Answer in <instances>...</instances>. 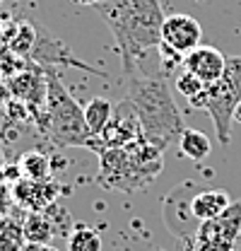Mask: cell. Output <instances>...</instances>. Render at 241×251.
<instances>
[{
  "mask_svg": "<svg viewBox=\"0 0 241 251\" xmlns=\"http://www.w3.org/2000/svg\"><path fill=\"white\" fill-rule=\"evenodd\" d=\"M232 205V198L224 188H203L191 198V215L200 222L222 218Z\"/></svg>",
  "mask_w": 241,
  "mask_h": 251,
  "instance_id": "12",
  "label": "cell"
},
{
  "mask_svg": "<svg viewBox=\"0 0 241 251\" xmlns=\"http://www.w3.org/2000/svg\"><path fill=\"white\" fill-rule=\"evenodd\" d=\"M179 150H181V155L193 159V162H203V159L212 152V143L203 130H198V128H186L179 138Z\"/></svg>",
  "mask_w": 241,
  "mask_h": 251,
  "instance_id": "14",
  "label": "cell"
},
{
  "mask_svg": "<svg viewBox=\"0 0 241 251\" xmlns=\"http://www.w3.org/2000/svg\"><path fill=\"white\" fill-rule=\"evenodd\" d=\"M241 237V201L232 203L229 210L217 220L200 225L193 251H232Z\"/></svg>",
  "mask_w": 241,
  "mask_h": 251,
  "instance_id": "6",
  "label": "cell"
},
{
  "mask_svg": "<svg viewBox=\"0 0 241 251\" xmlns=\"http://www.w3.org/2000/svg\"><path fill=\"white\" fill-rule=\"evenodd\" d=\"M51 234H53V227H51L48 218H44L41 213H31L27 218V222H24V237L29 239L31 244L44 247L51 239Z\"/></svg>",
  "mask_w": 241,
  "mask_h": 251,
  "instance_id": "16",
  "label": "cell"
},
{
  "mask_svg": "<svg viewBox=\"0 0 241 251\" xmlns=\"http://www.w3.org/2000/svg\"><path fill=\"white\" fill-rule=\"evenodd\" d=\"M114 104L106 97H92L85 106V124L87 130L92 133V138H99L104 133V128L109 126L111 116H114Z\"/></svg>",
  "mask_w": 241,
  "mask_h": 251,
  "instance_id": "13",
  "label": "cell"
},
{
  "mask_svg": "<svg viewBox=\"0 0 241 251\" xmlns=\"http://www.w3.org/2000/svg\"><path fill=\"white\" fill-rule=\"evenodd\" d=\"M10 92L27 101L34 111H46V73H20L10 80Z\"/></svg>",
  "mask_w": 241,
  "mask_h": 251,
  "instance_id": "11",
  "label": "cell"
},
{
  "mask_svg": "<svg viewBox=\"0 0 241 251\" xmlns=\"http://www.w3.org/2000/svg\"><path fill=\"white\" fill-rule=\"evenodd\" d=\"M123 82L128 90L125 99L133 104L143 128V140L164 152L186 130L183 116L167 85V75H147L145 70H140L130 77H123Z\"/></svg>",
  "mask_w": 241,
  "mask_h": 251,
  "instance_id": "2",
  "label": "cell"
},
{
  "mask_svg": "<svg viewBox=\"0 0 241 251\" xmlns=\"http://www.w3.org/2000/svg\"><path fill=\"white\" fill-rule=\"evenodd\" d=\"M80 2H82V5H92V7H94V5H99V2H104V0H80Z\"/></svg>",
  "mask_w": 241,
  "mask_h": 251,
  "instance_id": "19",
  "label": "cell"
},
{
  "mask_svg": "<svg viewBox=\"0 0 241 251\" xmlns=\"http://www.w3.org/2000/svg\"><path fill=\"white\" fill-rule=\"evenodd\" d=\"M227 58H229V56H224L219 49L203 44V46H198L195 51H191V53L183 58V70H188L191 75H195V77L208 87V85H215V82L224 75Z\"/></svg>",
  "mask_w": 241,
  "mask_h": 251,
  "instance_id": "9",
  "label": "cell"
},
{
  "mask_svg": "<svg viewBox=\"0 0 241 251\" xmlns=\"http://www.w3.org/2000/svg\"><path fill=\"white\" fill-rule=\"evenodd\" d=\"M188 104L193 109H205L210 114L219 143L229 145L234 114L241 106V56H229L224 75L215 85H208L203 92L198 94L195 99H191Z\"/></svg>",
  "mask_w": 241,
  "mask_h": 251,
  "instance_id": "5",
  "label": "cell"
},
{
  "mask_svg": "<svg viewBox=\"0 0 241 251\" xmlns=\"http://www.w3.org/2000/svg\"><path fill=\"white\" fill-rule=\"evenodd\" d=\"M162 169V150L143 138L125 145L99 152V186L111 191H140L157 179Z\"/></svg>",
  "mask_w": 241,
  "mask_h": 251,
  "instance_id": "3",
  "label": "cell"
},
{
  "mask_svg": "<svg viewBox=\"0 0 241 251\" xmlns=\"http://www.w3.org/2000/svg\"><path fill=\"white\" fill-rule=\"evenodd\" d=\"M234 121H241V106L237 109V114H234Z\"/></svg>",
  "mask_w": 241,
  "mask_h": 251,
  "instance_id": "20",
  "label": "cell"
},
{
  "mask_svg": "<svg viewBox=\"0 0 241 251\" xmlns=\"http://www.w3.org/2000/svg\"><path fill=\"white\" fill-rule=\"evenodd\" d=\"M17 167H20L22 179H29V181H48L51 179V162H48V157L41 155L39 150L24 152L20 157Z\"/></svg>",
  "mask_w": 241,
  "mask_h": 251,
  "instance_id": "15",
  "label": "cell"
},
{
  "mask_svg": "<svg viewBox=\"0 0 241 251\" xmlns=\"http://www.w3.org/2000/svg\"><path fill=\"white\" fill-rule=\"evenodd\" d=\"M198 46H203V27L193 15L176 12V15H167L164 25H162V49L171 51L174 56H179L181 61L195 51Z\"/></svg>",
  "mask_w": 241,
  "mask_h": 251,
  "instance_id": "8",
  "label": "cell"
},
{
  "mask_svg": "<svg viewBox=\"0 0 241 251\" xmlns=\"http://www.w3.org/2000/svg\"><path fill=\"white\" fill-rule=\"evenodd\" d=\"M143 138V128H140V121L135 116V109L128 99H123L119 106L114 109V116L109 126L104 128V133L99 138H94L90 145V150H94L96 155L101 150H111V148H125L135 140Z\"/></svg>",
  "mask_w": 241,
  "mask_h": 251,
  "instance_id": "7",
  "label": "cell"
},
{
  "mask_svg": "<svg viewBox=\"0 0 241 251\" xmlns=\"http://www.w3.org/2000/svg\"><path fill=\"white\" fill-rule=\"evenodd\" d=\"M44 128L58 148H90L92 133L85 124V109L70 97L56 73H46Z\"/></svg>",
  "mask_w": 241,
  "mask_h": 251,
  "instance_id": "4",
  "label": "cell"
},
{
  "mask_svg": "<svg viewBox=\"0 0 241 251\" xmlns=\"http://www.w3.org/2000/svg\"><path fill=\"white\" fill-rule=\"evenodd\" d=\"M63 188L53 181V179H48V181H29V179H20L15 188H12V196H15V201L22 205V208H29L34 213H39V210H46L53 201H56V196H58Z\"/></svg>",
  "mask_w": 241,
  "mask_h": 251,
  "instance_id": "10",
  "label": "cell"
},
{
  "mask_svg": "<svg viewBox=\"0 0 241 251\" xmlns=\"http://www.w3.org/2000/svg\"><path fill=\"white\" fill-rule=\"evenodd\" d=\"M94 12L111 29L120 51L123 77L143 70V58L162 46L164 10L159 0H104Z\"/></svg>",
  "mask_w": 241,
  "mask_h": 251,
  "instance_id": "1",
  "label": "cell"
},
{
  "mask_svg": "<svg viewBox=\"0 0 241 251\" xmlns=\"http://www.w3.org/2000/svg\"><path fill=\"white\" fill-rule=\"evenodd\" d=\"M232 251H241V237H239V242H237V247H234Z\"/></svg>",
  "mask_w": 241,
  "mask_h": 251,
  "instance_id": "21",
  "label": "cell"
},
{
  "mask_svg": "<svg viewBox=\"0 0 241 251\" xmlns=\"http://www.w3.org/2000/svg\"><path fill=\"white\" fill-rule=\"evenodd\" d=\"M174 85H176V90H179L183 97H186V101H191V99H195L198 94L205 90V85L195 77V75H191L188 70H181L176 73V80H174Z\"/></svg>",
  "mask_w": 241,
  "mask_h": 251,
  "instance_id": "18",
  "label": "cell"
},
{
  "mask_svg": "<svg viewBox=\"0 0 241 251\" xmlns=\"http://www.w3.org/2000/svg\"><path fill=\"white\" fill-rule=\"evenodd\" d=\"M68 251H101V237L92 227H75L68 237Z\"/></svg>",
  "mask_w": 241,
  "mask_h": 251,
  "instance_id": "17",
  "label": "cell"
}]
</instances>
